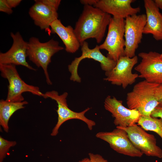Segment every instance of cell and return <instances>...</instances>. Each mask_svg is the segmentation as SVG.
<instances>
[{"label":"cell","instance_id":"17","mask_svg":"<svg viewBox=\"0 0 162 162\" xmlns=\"http://www.w3.org/2000/svg\"><path fill=\"white\" fill-rule=\"evenodd\" d=\"M146 22L143 34H152L157 40H162V14L154 0H144Z\"/></svg>","mask_w":162,"mask_h":162},{"label":"cell","instance_id":"3","mask_svg":"<svg viewBox=\"0 0 162 162\" xmlns=\"http://www.w3.org/2000/svg\"><path fill=\"white\" fill-rule=\"evenodd\" d=\"M58 41L52 39L45 42H41L35 37H31L28 42L27 56L29 60L38 67L43 69L47 83L51 85L48 72V66L51 62L52 56L63 50Z\"/></svg>","mask_w":162,"mask_h":162},{"label":"cell","instance_id":"28","mask_svg":"<svg viewBox=\"0 0 162 162\" xmlns=\"http://www.w3.org/2000/svg\"><path fill=\"white\" fill-rule=\"evenodd\" d=\"M154 1L157 7L159 9L162 10V0H154Z\"/></svg>","mask_w":162,"mask_h":162},{"label":"cell","instance_id":"7","mask_svg":"<svg viewBox=\"0 0 162 162\" xmlns=\"http://www.w3.org/2000/svg\"><path fill=\"white\" fill-rule=\"evenodd\" d=\"M124 56L132 58L141 43L144 28L146 22L145 14H135L125 20Z\"/></svg>","mask_w":162,"mask_h":162},{"label":"cell","instance_id":"12","mask_svg":"<svg viewBox=\"0 0 162 162\" xmlns=\"http://www.w3.org/2000/svg\"><path fill=\"white\" fill-rule=\"evenodd\" d=\"M110 132H100L96 136L109 143L116 152L133 157H141L143 154L136 148L124 130L117 128Z\"/></svg>","mask_w":162,"mask_h":162},{"label":"cell","instance_id":"27","mask_svg":"<svg viewBox=\"0 0 162 162\" xmlns=\"http://www.w3.org/2000/svg\"><path fill=\"white\" fill-rule=\"evenodd\" d=\"M98 0H81L80 1L81 4L84 5H89L92 6L95 4Z\"/></svg>","mask_w":162,"mask_h":162},{"label":"cell","instance_id":"25","mask_svg":"<svg viewBox=\"0 0 162 162\" xmlns=\"http://www.w3.org/2000/svg\"><path fill=\"white\" fill-rule=\"evenodd\" d=\"M151 116L156 118L159 117L162 120V107L158 106L156 107L152 112Z\"/></svg>","mask_w":162,"mask_h":162},{"label":"cell","instance_id":"9","mask_svg":"<svg viewBox=\"0 0 162 162\" xmlns=\"http://www.w3.org/2000/svg\"><path fill=\"white\" fill-rule=\"evenodd\" d=\"M138 56L141 58L135 70L139 72V77L143 78L152 83L162 84V59L160 54L156 52H141Z\"/></svg>","mask_w":162,"mask_h":162},{"label":"cell","instance_id":"18","mask_svg":"<svg viewBox=\"0 0 162 162\" xmlns=\"http://www.w3.org/2000/svg\"><path fill=\"white\" fill-rule=\"evenodd\" d=\"M50 28L51 33H56L58 35L64 45L67 52L73 53L79 49L80 44L71 26H65L57 19L51 23Z\"/></svg>","mask_w":162,"mask_h":162},{"label":"cell","instance_id":"19","mask_svg":"<svg viewBox=\"0 0 162 162\" xmlns=\"http://www.w3.org/2000/svg\"><path fill=\"white\" fill-rule=\"evenodd\" d=\"M28 102L24 100L20 102H12L6 100L0 101V124L5 132L9 130V120L12 115L17 110L23 109Z\"/></svg>","mask_w":162,"mask_h":162},{"label":"cell","instance_id":"15","mask_svg":"<svg viewBox=\"0 0 162 162\" xmlns=\"http://www.w3.org/2000/svg\"><path fill=\"white\" fill-rule=\"evenodd\" d=\"M134 0H98L93 6L98 8L113 17L126 18L137 14L140 10V7L133 8L131 3Z\"/></svg>","mask_w":162,"mask_h":162},{"label":"cell","instance_id":"5","mask_svg":"<svg viewBox=\"0 0 162 162\" xmlns=\"http://www.w3.org/2000/svg\"><path fill=\"white\" fill-rule=\"evenodd\" d=\"M125 25L124 19L111 17L106 38L99 45L100 49L107 51L108 57L116 62L124 56Z\"/></svg>","mask_w":162,"mask_h":162},{"label":"cell","instance_id":"22","mask_svg":"<svg viewBox=\"0 0 162 162\" xmlns=\"http://www.w3.org/2000/svg\"><path fill=\"white\" fill-rule=\"evenodd\" d=\"M43 3L57 10L60 4V0H40Z\"/></svg>","mask_w":162,"mask_h":162},{"label":"cell","instance_id":"14","mask_svg":"<svg viewBox=\"0 0 162 162\" xmlns=\"http://www.w3.org/2000/svg\"><path fill=\"white\" fill-rule=\"evenodd\" d=\"M13 40L10 48L7 52L0 53V64L21 65L29 69L35 71L27 62L26 57L28 42L25 41L19 32H11Z\"/></svg>","mask_w":162,"mask_h":162},{"label":"cell","instance_id":"21","mask_svg":"<svg viewBox=\"0 0 162 162\" xmlns=\"http://www.w3.org/2000/svg\"><path fill=\"white\" fill-rule=\"evenodd\" d=\"M15 141H9L0 137V162H2L5 157L10 147L15 146Z\"/></svg>","mask_w":162,"mask_h":162},{"label":"cell","instance_id":"2","mask_svg":"<svg viewBox=\"0 0 162 162\" xmlns=\"http://www.w3.org/2000/svg\"><path fill=\"white\" fill-rule=\"evenodd\" d=\"M159 85L145 80L136 84L127 94L128 108L137 110L142 116H151L152 112L159 105L156 91Z\"/></svg>","mask_w":162,"mask_h":162},{"label":"cell","instance_id":"31","mask_svg":"<svg viewBox=\"0 0 162 162\" xmlns=\"http://www.w3.org/2000/svg\"><path fill=\"white\" fill-rule=\"evenodd\" d=\"M160 56H161V58L162 59V53H161V54H160Z\"/></svg>","mask_w":162,"mask_h":162},{"label":"cell","instance_id":"23","mask_svg":"<svg viewBox=\"0 0 162 162\" xmlns=\"http://www.w3.org/2000/svg\"><path fill=\"white\" fill-rule=\"evenodd\" d=\"M0 11L10 14L12 13L13 11L7 4L6 0H0Z\"/></svg>","mask_w":162,"mask_h":162},{"label":"cell","instance_id":"1","mask_svg":"<svg viewBox=\"0 0 162 162\" xmlns=\"http://www.w3.org/2000/svg\"><path fill=\"white\" fill-rule=\"evenodd\" d=\"M111 18L110 15L98 8L84 5L74 28L81 46L86 40L90 38L95 39L98 43H100Z\"/></svg>","mask_w":162,"mask_h":162},{"label":"cell","instance_id":"8","mask_svg":"<svg viewBox=\"0 0 162 162\" xmlns=\"http://www.w3.org/2000/svg\"><path fill=\"white\" fill-rule=\"evenodd\" d=\"M138 57L132 58L123 56L120 58L115 66L110 71L105 72L106 77L104 79L113 85L122 86L125 89L135 82L139 74L133 73L132 70L138 63Z\"/></svg>","mask_w":162,"mask_h":162},{"label":"cell","instance_id":"4","mask_svg":"<svg viewBox=\"0 0 162 162\" xmlns=\"http://www.w3.org/2000/svg\"><path fill=\"white\" fill-rule=\"evenodd\" d=\"M1 76L8 82V92L6 100L12 102L24 101L22 94L29 92L46 98L45 94L42 92L37 86L30 85L23 80L17 70L16 65L12 64H0Z\"/></svg>","mask_w":162,"mask_h":162},{"label":"cell","instance_id":"16","mask_svg":"<svg viewBox=\"0 0 162 162\" xmlns=\"http://www.w3.org/2000/svg\"><path fill=\"white\" fill-rule=\"evenodd\" d=\"M30 8L28 14L34 24L41 29L51 34L50 25L58 19L57 10L42 3L40 0H35Z\"/></svg>","mask_w":162,"mask_h":162},{"label":"cell","instance_id":"30","mask_svg":"<svg viewBox=\"0 0 162 162\" xmlns=\"http://www.w3.org/2000/svg\"><path fill=\"white\" fill-rule=\"evenodd\" d=\"M158 106L162 107V99L160 101Z\"/></svg>","mask_w":162,"mask_h":162},{"label":"cell","instance_id":"26","mask_svg":"<svg viewBox=\"0 0 162 162\" xmlns=\"http://www.w3.org/2000/svg\"><path fill=\"white\" fill-rule=\"evenodd\" d=\"M9 6L12 9L18 6L22 1L21 0H6Z\"/></svg>","mask_w":162,"mask_h":162},{"label":"cell","instance_id":"24","mask_svg":"<svg viewBox=\"0 0 162 162\" xmlns=\"http://www.w3.org/2000/svg\"><path fill=\"white\" fill-rule=\"evenodd\" d=\"M88 155L91 162H108L99 154L89 153Z\"/></svg>","mask_w":162,"mask_h":162},{"label":"cell","instance_id":"29","mask_svg":"<svg viewBox=\"0 0 162 162\" xmlns=\"http://www.w3.org/2000/svg\"><path fill=\"white\" fill-rule=\"evenodd\" d=\"M78 162H91L89 158H85Z\"/></svg>","mask_w":162,"mask_h":162},{"label":"cell","instance_id":"20","mask_svg":"<svg viewBox=\"0 0 162 162\" xmlns=\"http://www.w3.org/2000/svg\"><path fill=\"white\" fill-rule=\"evenodd\" d=\"M138 124L145 130L156 133L162 139V120L151 116H141Z\"/></svg>","mask_w":162,"mask_h":162},{"label":"cell","instance_id":"10","mask_svg":"<svg viewBox=\"0 0 162 162\" xmlns=\"http://www.w3.org/2000/svg\"><path fill=\"white\" fill-rule=\"evenodd\" d=\"M116 128L125 130L134 146L143 154L162 158V149L157 145L154 135L147 133L136 124L126 127Z\"/></svg>","mask_w":162,"mask_h":162},{"label":"cell","instance_id":"11","mask_svg":"<svg viewBox=\"0 0 162 162\" xmlns=\"http://www.w3.org/2000/svg\"><path fill=\"white\" fill-rule=\"evenodd\" d=\"M81 55L76 57L68 66L70 73V80L74 82H80L81 78L78 73V68L80 62L83 59L88 58L92 59L99 62L102 69L105 72L111 70L116 65L117 62L103 55L100 51L99 45H96L93 49L89 47L88 43L84 41L81 46Z\"/></svg>","mask_w":162,"mask_h":162},{"label":"cell","instance_id":"13","mask_svg":"<svg viewBox=\"0 0 162 162\" xmlns=\"http://www.w3.org/2000/svg\"><path fill=\"white\" fill-rule=\"evenodd\" d=\"M105 109L111 113L114 118V123L117 126L126 127L137 123L141 115L135 110L125 107L122 101L108 95L104 102Z\"/></svg>","mask_w":162,"mask_h":162},{"label":"cell","instance_id":"6","mask_svg":"<svg viewBox=\"0 0 162 162\" xmlns=\"http://www.w3.org/2000/svg\"><path fill=\"white\" fill-rule=\"evenodd\" d=\"M46 98H50L56 101L58 104L56 112L58 115V121L52 130L51 135L56 136L60 126L66 121L71 119H78L85 123L89 129L92 130L93 126L96 125L95 122L87 118L85 114L91 108L87 107L83 111L80 112L74 111L68 107L67 100L68 93L64 92L59 95L57 91L53 90L47 92L45 93Z\"/></svg>","mask_w":162,"mask_h":162}]
</instances>
